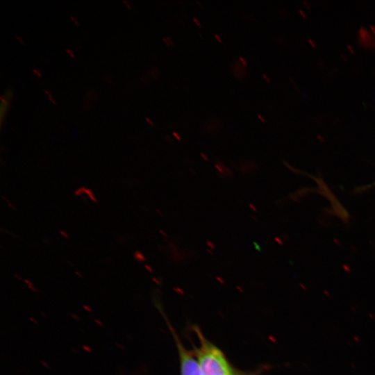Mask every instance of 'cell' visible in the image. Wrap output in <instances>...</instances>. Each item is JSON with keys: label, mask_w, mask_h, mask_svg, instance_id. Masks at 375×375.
<instances>
[{"label": "cell", "mask_w": 375, "mask_h": 375, "mask_svg": "<svg viewBox=\"0 0 375 375\" xmlns=\"http://www.w3.org/2000/svg\"><path fill=\"white\" fill-rule=\"evenodd\" d=\"M71 315H72V317L74 319H76V320L79 319L78 316H77L76 315H75V314H72Z\"/></svg>", "instance_id": "29"}, {"label": "cell", "mask_w": 375, "mask_h": 375, "mask_svg": "<svg viewBox=\"0 0 375 375\" xmlns=\"http://www.w3.org/2000/svg\"><path fill=\"white\" fill-rule=\"evenodd\" d=\"M240 166L241 172L244 174L251 173V172H253L256 168V164L255 162L253 161L240 162Z\"/></svg>", "instance_id": "4"}, {"label": "cell", "mask_w": 375, "mask_h": 375, "mask_svg": "<svg viewBox=\"0 0 375 375\" xmlns=\"http://www.w3.org/2000/svg\"><path fill=\"white\" fill-rule=\"evenodd\" d=\"M123 3L125 4V6H126V8H127L128 9H129V10H131V9H132V6L131 5L130 2L124 0V1H123Z\"/></svg>", "instance_id": "15"}, {"label": "cell", "mask_w": 375, "mask_h": 375, "mask_svg": "<svg viewBox=\"0 0 375 375\" xmlns=\"http://www.w3.org/2000/svg\"><path fill=\"white\" fill-rule=\"evenodd\" d=\"M192 21L194 22V23L196 24L197 26L201 27V24L197 17H193Z\"/></svg>", "instance_id": "12"}, {"label": "cell", "mask_w": 375, "mask_h": 375, "mask_svg": "<svg viewBox=\"0 0 375 375\" xmlns=\"http://www.w3.org/2000/svg\"><path fill=\"white\" fill-rule=\"evenodd\" d=\"M237 375H240V374H239L238 373H237Z\"/></svg>", "instance_id": "37"}, {"label": "cell", "mask_w": 375, "mask_h": 375, "mask_svg": "<svg viewBox=\"0 0 375 375\" xmlns=\"http://www.w3.org/2000/svg\"><path fill=\"white\" fill-rule=\"evenodd\" d=\"M162 42L168 47L174 45V41L168 36L162 38Z\"/></svg>", "instance_id": "6"}, {"label": "cell", "mask_w": 375, "mask_h": 375, "mask_svg": "<svg viewBox=\"0 0 375 375\" xmlns=\"http://www.w3.org/2000/svg\"><path fill=\"white\" fill-rule=\"evenodd\" d=\"M200 155H201V158H202L204 160H206V161H208V160H209L208 158L207 157V156H206L205 153H201Z\"/></svg>", "instance_id": "23"}, {"label": "cell", "mask_w": 375, "mask_h": 375, "mask_svg": "<svg viewBox=\"0 0 375 375\" xmlns=\"http://www.w3.org/2000/svg\"><path fill=\"white\" fill-rule=\"evenodd\" d=\"M254 244V247L255 248L258 250V251H260V247H259V245L257 244V243H253Z\"/></svg>", "instance_id": "28"}, {"label": "cell", "mask_w": 375, "mask_h": 375, "mask_svg": "<svg viewBox=\"0 0 375 375\" xmlns=\"http://www.w3.org/2000/svg\"><path fill=\"white\" fill-rule=\"evenodd\" d=\"M41 363L47 368L49 369V365L46 362H44L43 360H41Z\"/></svg>", "instance_id": "26"}, {"label": "cell", "mask_w": 375, "mask_h": 375, "mask_svg": "<svg viewBox=\"0 0 375 375\" xmlns=\"http://www.w3.org/2000/svg\"><path fill=\"white\" fill-rule=\"evenodd\" d=\"M238 60H239L240 62L244 67H247V65H248L247 61V60H246L244 57H242V56H239V57H238Z\"/></svg>", "instance_id": "9"}, {"label": "cell", "mask_w": 375, "mask_h": 375, "mask_svg": "<svg viewBox=\"0 0 375 375\" xmlns=\"http://www.w3.org/2000/svg\"><path fill=\"white\" fill-rule=\"evenodd\" d=\"M70 19L72 21V22L75 25L78 26L79 24L78 22L76 20V19L74 17L70 16Z\"/></svg>", "instance_id": "18"}, {"label": "cell", "mask_w": 375, "mask_h": 375, "mask_svg": "<svg viewBox=\"0 0 375 375\" xmlns=\"http://www.w3.org/2000/svg\"><path fill=\"white\" fill-rule=\"evenodd\" d=\"M82 348H83L85 351H88V352H92V349H91V348H90V347L87 346V345H83V346H82Z\"/></svg>", "instance_id": "21"}, {"label": "cell", "mask_w": 375, "mask_h": 375, "mask_svg": "<svg viewBox=\"0 0 375 375\" xmlns=\"http://www.w3.org/2000/svg\"><path fill=\"white\" fill-rule=\"evenodd\" d=\"M15 38L17 39V40H18L21 44H24V40L18 35H15Z\"/></svg>", "instance_id": "16"}, {"label": "cell", "mask_w": 375, "mask_h": 375, "mask_svg": "<svg viewBox=\"0 0 375 375\" xmlns=\"http://www.w3.org/2000/svg\"><path fill=\"white\" fill-rule=\"evenodd\" d=\"M160 232L162 233V235L165 237L167 236V233L165 232H164L162 230H160Z\"/></svg>", "instance_id": "33"}, {"label": "cell", "mask_w": 375, "mask_h": 375, "mask_svg": "<svg viewBox=\"0 0 375 375\" xmlns=\"http://www.w3.org/2000/svg\"><path fill=\"white\" fill-rule=\"evenodd\" d=\"M145 120H146V122H147L149 124H150L151 126H153V125H154V123H153V122L151 120V118H149V117H146V118H145Z\"/></svg>", "instance_id": "20"}, {"label": "cell", "mask_w": 375, "mask_h": 375, "mask_svg": "<svg viewBox=\"0 0 375 375\" xmlns=\"http://www.w3.org/2000/svg\"><path fill=\"white\" fill-rule=\"evenodd\" d=\"M33 73L37 75L38 77L41 78L42 77V74L40 73V72L36 69H33Z\"/></svg>", "instance_id": "17"}, {"label": "cell", "mask_w": 375, "mask_h": 375, "mask_svg": "<svg viewBox=\"0 0 375 375\" xmlns=\"http://www.w3.org/2000/svg\"><path fill=\"white\" fill-rule=\"evenodd\" d=\"M249 206L253 212H257L258 211L257 208L253 203H249Z\"/></svg>", "instance_id": "19"}, {"label": "cell", "mask_w": 375, "mask_h": 375, "mask_svg": "<svg viewBox=\"0 0 375 375\" xmlns=\"http://www.w3.org/2000/svg\"><path fill=\"white\" fill-rule=\"evenodd\" d=\"M30 320L32 321V322H34L35 324H38V321L35 320V319L34 318H33V317H30Z\"/></svg>", "instance_id": "32"}, {"label": "cell", "mask_w": 375, "mask_h": 375, "mask_svg": "<svg viewBox=\"0 0 375 375\" xmlns=\"http://www.w3.org/2000/svg\"><path fill=\"white\" fill-rule=\"evenodd\" d=\"M215 167L218 172V175L222 178L233 176V172L222 162L218 161L215 164Z\"/></svg>", "instance_id": "3"}, {"label": "cell", "mask_w": 375, "mask_h": 375, "mask_svg": "<svg viewBox=\"0 0 375 375\" xmlns=\"http://www.w3.org/2000/svg\"><path fill=\"white\" fill-rule=\"evenodd\" d=\"M172 135L177 140H178V141L181 140V137L180 136V135L178 133H176L175 131H173Z\"/></svg>", "instance_id": "13"}, {"label": "cell", "mask_w": 375, "mask_h": 375, "mask_svg": "<svg viewBox=\"0 0 375 375\" xmlns=\"http://www.w3.org/2000/svg\"><path fill=\"white\" fill-rule=\"evenodd\" d=\"M165 138L166 140L168 141L169 143L172 142V139L169 135H166Z\"/></svg>", "instance_id": "27"}, {"label": "cell", "mask_w": 375, "mask_h": 375, "mask_svg": "<svg viewBox=\"0 0 375 375\" xmlns=\"http://www.w3.org/2000/svg\"><path fill=\"white\" fill-rule=\"evenodd\" d=\"M206 250H207V252L209 253L210 255L212 256L214 255L212 250H211L210 249H207Z\"/></svg>", "instance_id": "30"}, {"label": "cell", "mask_w": 375, "mask_h": 375, "mask_svg": "<svg viewBox=\"0 0 375 375\" xmlns=\"http://www.w3.org/2000/svg\"><path fill=\"white\" fill-rule=\"evenodd\" d=\"M117 346H118L119 348L123 349V347L120 345V344H117Z\"/></svg>", "instance_id": "36"}, {"label": "cell", "mask_w": 375, "mask_h": 375, "mask_svg": "<svg viewBox=\"0 0 375 375\" xmlns=\"http://www.w3.org/2000/svg\"><path fill=\"white\" fill-rule=\"evenodd\" d=\"M94 322L100 326L103 325L102 322L100 320L95 319Z\"/></svg>", "instance_id": "31"}, {"label": "cell", "mask_w": 375, "mask_h": 375, "mask_svg": "<svg viewBox=\"0 0 375 375\" xmlns=\"http://www.w3.org/2000/svg\"><path fill=\"white\" fill-rule=\"evenodd\" d=\"M214 38L215 39L217 40V42L219 44H222L223 43V40L222 38L217 34V33H215L214 34Z\"/></svg>", "instance_id": "11"}, {"label": "cell", "mask_w": 375, "mask_h": 375, "mask_svg": "<svg viewBox=\"0 0 375 375\" xmlns=\"http://www.w3.org/2000/svg\"><path fill=\"white\" fill-rule=\"evenodd\" d=\"M199 345L194 351L201 375H237L224 353L197 331Z\"/></svg>", "instance_id": "1"}, {"label": "cell", "mask_w": 375, "mask_h": 375, "mask_svg": "<svg viewBox=\"0 0 375 375\" xmlns=\"http://www.w3.org/2000/svg\"><path fill=\"white\" fill-rule=\"evenodd\" d=\"M150 72V75L151 77H153V78H158L159 73L156 68H152Z\"/></svg>", "instance_id": "8"}, {"label": "cell", "mask_w": 375, "mask_h": 375, "mask_svg": "<svg viewBox=\"0 0 375 375\" xmlns=\"http://www.w3.org/2000/svg\"><path fill=\"white\" fill-rule=\"evenodd\" d=\"M206 244L211 250H214L215 249V244L211 241L207 240Z\"/></svg>", "instance_id": "10"}, {"label": "cell", "mask_w": 375, "mask_h": 375, "mask_svg": "<svg viewBox=\"0 0 375 375\" xmlns=\"http://www.w3.org/2000/svg\"><path fill=\"white\" fill-rule=\"evenodd\" d=\"M233 74L235 76L239 71V80H242L245 76V67H244L240 61L234 62V65L232 67Z\"/></svg>", "instance_id": "5"}, {"label": "cell", "mask_w": 375, "mask_h": 375, "mask_svg": "<svg viewBox=\"0 0 375 375\" xmlns=\"http://www.w3.org/2000/svg\"><path fill=\"white\" fill-rule=\"evenodd\" d=\"M251 217L254 221H256V222L258 221L257 218L254 215H251Z\"/></svg>", "instance_id": "34"}, {"label": "cell", "mask_w": 375, "mask_h": 375, "mask_svg": "<svg viewBox=\"0 0 375 375\" xmlns=\"http://www.w3.org/2000/svg\"><path fill=\"white\" fill-rule=\"evenodd\" d=\"M44 93L47 95L49 100L53 105H57V103H56V100L54 99V98L53 97V96H52V94H51V92H49L48 90H44Z\"/></svg>", "instance_id": "7"}, {"label": "cell", "mask_w": 375, "mask_h": 375, "mask_svg": "<svg viewBox=\"0 0 375 375\" xmlns=\"http://www.w3.org/2000/svg\"><path fill=\"white\" fill-rule=\"evenodd\" d=\"M66 52L69 55L70 57L75 58V55L74 52L72 51V50L69 49H66Z\"/></svg>", "instance_id": "14"}, {"label": "cell", "mask_w": 375, "mask_h": 375, "mask_svg": "<svg viewBox=\"0 0 375 375\" xmlns=\"http://www.w3.org/2000/svg\"><path fill=\"white\" fill-rule=\"evenodd\" d=\"M262 78H264L265 81H267V83H269L270 81L267 75L262 74Z\"/></svg>", "instance_id": "24"}, {"label": "cell", "mask_w": 375, "mask_h": 375, "mask_svg": "<svg viewBox=\"0 0 375 375\" xmlns=\"http://www.w3.org/2000/svg\"><path fill=\"white\" fill-rule=\"evenodd\" d=\"M257 117L261 122H262V123L265 122V119H264V117L260 114H258Z\"/></svg>", "instance_id": "22"}, {"label": "cell", "mask_w": 375, "mask_h": 375, "mask_svg": "<svg viewBox=\"0 0 375 375\" xmlns=\"http://www.w3.org/2000/svg\"><path fill=\"white\" fill-rule=\"evenodd\" d=\"M178 348L181 375H201L195 352L186 349L173 333Z\"/></svg>", "instance_id": "2"}, {"label": "cell", "mask_w": 375, "mask_h": 375, "mask_svg": "<svg viewBox=\"0 0 375 375\" xmlns=\"http://www.w3.org/2000/svg\"><path fill=\"white\" fill-rule=\"evenodd\" d=\"M197 3H198L199 6V7H201V8H203V7H202V4H201V2H199V1H197Z\"/></svg>", "instance_id": "35"}, {"label": "cell", "mask_w": 375, "mask_h": 375, "mask_svg": "<svg viewBox=\"0 0 375 375\" xmlns=\"http://www.w3.org/2000/svg\"><path fill=\"white\" fill-rule=\"evenodd\" d=\"M83 308L85 309L86 310H88V312H91L92 311V309L89 307V306H83Z\"/></svg>", "instance_id": "25"}]
</instances>
